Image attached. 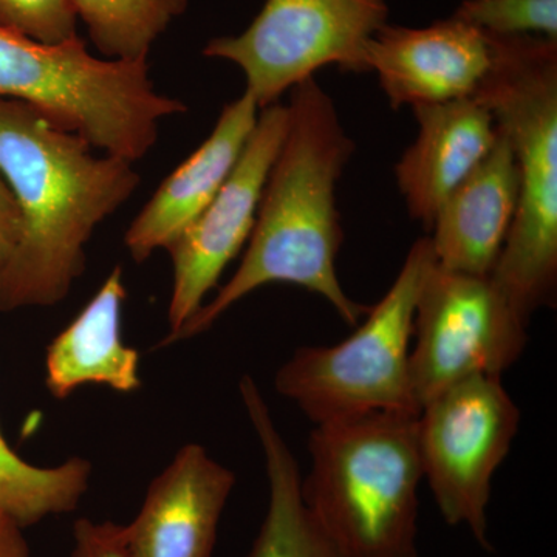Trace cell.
<instances>
[{
	"label": "cell",
	"instance_id": "ffe728a7",
	"mask_svg": "<svg viewBox=\"0 0 557 557\" xmlns=\"http://www.w3.org/2000/svg\"><path fill=\"white\" fill-rule=\"evenodd\" d=\"M453 16L486 35L557 39V0H463Z\"/></svg>",
	"mask_w": 557,
	"mask_h": 557
},
{
	"label": "cell",
	"instance_id": "9a60e30c",
	"mask_svg": "<svg viewBox=\"0 0 557 557\" xmlns=\"http://www.w3.org/2000/svg\"><path fill=\"white\" fill-rule=\"evenodd\" d=\"M418 137L395 166L410 218L431 231L440 205L497 139L494 116L474 97L416 106Z\"/></svg>",
	"mask_w": 557,
	"mask_h": 557
},
{
	"label": "cell",
	"instance_id": "4fadbf2b",
	"mask_svg": "<svg viewBox=\"0 0 557 557\" xmlns=\"http://www.w3.org/2000/svg\"><path fill=\"white\" fill-rule=\"evenodd\" d=\"M259 106L244 91L220 113L211 135L161 183L131 223L124 245L135 263L168 249L218 196L258 123Z\"/></svg>",
	"mask_w": 557,
	"mask_h": 557
},
{
	"label": "cell",
	"instance_id": "ac0fdd59",
	"mask_svg": "<svg viewBox=\"0 0 557 557\" xmlns=\"http://www.w3.org/2000/svg\"><path fill=\"white\" fill-rule=\"evenodd\" d=\"M90 475V461L83 457L60 467H35L10 448L0 431V516L22 530L75 511L89 490Z\"/></svg>",
	"mask_w": 557,
	"mask_h": 557
},
{
	"label": "cell",
	"instance_id": "277c9868",
	"mask_svg": "<svg viewBox=\"0 0 557 557\" xmlns=\"http://www.w3.org/2000/svg\"><path fill=\"white\" fill-rule=\"evenodd\" d=\"M418 413L317 424L302 498L339 557H418Z\"/></svg>",
	"mask_w": 557,
	"mask_h": 557
},
{
	"label": "cell",
	"instance_id": "44dd1931",
	"mask_svg": "<svg viewBox=\"0 0 557 557\" xmlns=\"http://www.w3.org/2000/svg\"><path fill=\"white\" fill-rule=\"evenodd\" d=\"M76 25L72 0H0V28L35 42H70L79 38Z\"/></svg>",
	"mask_w": 557,
	"mask_h": 557
},
{
	"label": "cell",
	"instance_id": "cb8c5ba5",
	"mask_svg": "<svg viewBox=\"0 0 557 557\" xmlns=\"http://www.w3.org/2000/svg\"><path fill=\"white\" fill-rule=\"evenodd\" d=\"M0 557H30L22 528L3 516H0Z\"/></svg>",
	"mask_w": 557,
	"mask_h": 557
},
{
	"label": "cell",
	"instance_id": "603a6c76",
	"mask_svg": "<svg viewBox=\"0 0 557 557\" xmlns=\"http://www.w3.org/2000/svg\"><path fill=\"white\" fill-rule=\"evenodd\" d=\"M22 215L9 183L0 172V281L20 244Z\"/></svg>",
	"mask_w": 557,
	"mask_h": 557
},
{
	"label": "cell",
	"instance_id": "5b68a950",
	"mask_svg": "<svg viewBox=\"0 0 557 557\" xmlns=\"http://www.w3.org/2000/svg\"><path fill=\"white\" fill-rule=\"evenodd\" d=\"M0 100L27 102L95 150L131 163L157 145L160 123L188 112L160 94L149 62L109 61L76 38L46 46L0 28Z\"/></svg>",
	"mask_w": 557,
	"mask_h": 557
},
{
	"label": "cell",
	"instance_id": "2e32d148",
	"mask_svg": "<svg viewBox=\"0 0 557 557\" xmlns=\"http://www.w3.org/2000/svg\"><path fill=\"white\" fill-rule=\"evenodd\" d=\"M126 298L123 270L115 267L78 317L51 341L46 358L51 397L69 398L87 384L124 394L141 386L139 354L121 336V311Z\"/></svg>",
	"mask_w": 557,
	"mask_h": 557
},
{
	"label": "cell",
	"instance_id": "6da1fadb",
	"mask_svg": "<svg viewBox=\"0 0 557 557\" xmlns=\"http://www.w3.org/2000/svg\"><path fill=\"white\" fill-rule=\"evenodd\" d=\"M289 91L287 134L267 178L239 269L160 347L201 335L234 304L271 284L317 293L347 325H357L368 314L370 307L348 298L335 265L343 245L336 183L354 156V139L317 78Z\"/></svg>",
	"mask_w": 557,
	"mask_h": 557
},
{
	"label": "cell",
	"instance_id": "5bb4252c",
	"mask_svg": "<svg viewBox=\"0 0 557 557\" xmlns=\"http://www.w3.org/2000/svg\"><path fill=\"white\" fill-rule=\"evenodd\" d=\"M478 166L440 205L431 231L435 262L457 273L490 276L518 211L519 170L504 132Z\"/></svg>",
	"mask_w": 557,
	"mask_h": 557
},
{
	"label": "cell",
	"instance_id": "8fae6325",
	"mask_svg": "<svg viewBox=\"0 0 557 557\" xmlns=\"http://www.w3.org/2000/svg\"><path fill=\"white\" fill-rule=\"evenodd\" d=\"M366 62L388 104H440L474 97L491 67L485 33L450 16L412 28L386 24L368 46Z\"/></svg>",
	"mask_w": 557,
	"mask_h": 557
},
{
	"label": "cell",
	"instance_id": "8992f818",
	"mask_svg": "<svg viewBox=\"0 0 557 557\" xmlns=\"http://www.w3.org/2000/svg\"><path fill=\"white\" fill-rule=\"evenodd\" d=\"M431 240L412 245L394 284L354 335L336 346L300 347L274 387L314 424L372 412L420 413L410 383L418 293L434 262Z\"/></svg>",
	"mask_w": 557,
	"mask_h": 557
},
{
	"label": "cell",
	"instance_id": "e0dca14e",
	"mask_svg": "<svg viewBox=\"0 0 557 557\" xmlns=\"http://www.w3.org/2000/svg\"><path fill=\"white\" fill-rule=\"evenodd\" d=\"M239 388L265 458L270 486L269 509L249 557H339L304 502L298 461L274 424L258 384L245 375Z\"/></svg>",
	"mask_w": 557,
	"mask_h": 557
},
{
	"label": "cell",
	"instance_id": "30bf717a",
	"mask_svg": "<svg viewBox=\"0 0 557 557\" xmlns=\"http://www.w3.org/2000/svg\"><path fill=\"white\" fill-rule=\"evenodd\" d=\"M288 129V108L260 109L239 161L207 209L172 242V293L168 322L175 335L189 321L231 260L248 244L271 166Z\"/></svg>",
	"mask_w": 557,
	"mask_h": 557
},
{
	"label": "cell",
	"instance_id": "ba28073f",
	"mask_svg": "<svg viewBox=\"0 0 557 557\" xmlns=\"http://www.w3.org/2000/svg\"><path fill=\"white\" fill-rule=\"evenodd\" d=\"M520 410L502 376L458 381L424 403L417 417L423 479L449 525H465L482 547L493 478L511 449Z\"/></svg>",
	"mask_w": 557,
	"mask_h": 557
},
{
	"label": "cell",
	"instance_id": "d6986e66",
	"mask_svg": "<svg viewBox=\"0 0 557 557\" xmlns=\"http://www.w3.org/2000/svg\"><path fill=\"white\" fill-rule=\"evenodd\" d=\"M95 49L104 60L148 61L150 50L188 0H72Z\"/></svg>",
	"mask_w": 557,
	"mask_h": 557
},
{
	"label": "cell",
	"instance_id": "52a82bcc",
	"mask_svg": "<svg viewBox=\"0 0 557 557\" xmlns=\"http://www.w3.org/2000/svg\"><path fill=\"white\" fill-rule=\"evenodd\" d=\"M387 17L388 0H267L247 30L209 40L203 57L236 64L265 109L327 65L369 73L366 51Z\"/></svg>",
	"mask_w": 557,
	"mask_h": 557
},
{
	"label": "cell",
	"instance_id": "7a4b0ae2",
	"mask_svg": "<svg viewBox=\"0 0 557 557\" xmlns=\"http://www.w3.org/2000/svg\"><path fill=\"white\" fill-rule=\"evenodd\" d=\"M94 150L27 102L0 100V172L22 215L20 244L0 281V311L67 298L95 230L138 189L134 163Z\"/></svg>",
	"mask_w": 557,
	"mask_h": 557
},
{
	"label": "cell",
	"instance_id": "9c48e42d",
	"mask_svg": "<svg viewBox=\"0 0 557 557\" xmlns=\"http://www.w3.org/2000/svg\"><path fill=\"white\" fill-rule=\"evenodd\" d=\"M527 319L491 276L432 262L418 293L410 383L418 406L458 381L502 376L525 351Z\"/></svg>",
	"mask_w": 557,
	"mask_h": 557
},
{
	"label": "cell",
	"instance_id": "7402d4cb",
	"mask_svg": "<svg viewBox=\"0 0 557 557\" xmlns=\"http://www.w3.org/2000/svg\"><path fill=\"white\" fill-rule=\"evenodd\" d=\"M72 557H131L124 525L94 522L90 519L76 520Z\"/></svg>",
	"mask_w": 557,
	"mask_h": 557
},
{
	"label": "cell",
	"instance_id": "7c38bea8",
	"mask_svg": "<svg viewBox=\"0 0 557 557\" xmlns=\"http://www.w3.org/2000/svg\"><path fill=\"white\" fill-rule=\"evenodd\" d=\"M236 475L189 443L150 482L137 518L124 525L131 557H211Z\"/></svg>",
	"mask_w": 557,
	"mask_h": 557
},
{
	"label": "cell",
	"instance_id": "3957f363",
	"mask_svg": "<svg viewBox=\"0 0 557 557\" xmlns=\"http://www.w3.org/2000/svg\"><path fill=\"white\" fill-rule=\"evenodd\" d=\"M486 38L491 67L474 98L508 138L519 170L518 211L490 276L530 322L556 304L557 39Z\"/></svg>",
	"mask_w": 557,
	"mask_h": 557
}]
</instances>
